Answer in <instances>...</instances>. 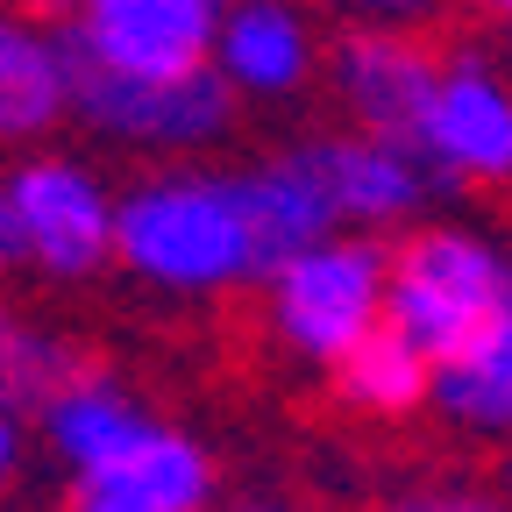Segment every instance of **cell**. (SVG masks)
Masks as SVG:
<instances>
[{
    "label": "cell",
    "mask_w": 512,
    "mask_h": 512,
    "mask_svg": "<svg viewBox=\"0 0 512 512\" xmlns=\"http://www.w3.org/2000/svg\"><path fill=\"white\" fill-rule=\"evenodd\" d=\"M114 271L171 306H207L242 285H264V249L249 228L242 171L150 164L114 185Z\"/></svg>",
    "instance_id": "1"
},
{
    "label": "cell",
    "mask_w": 512,
    "mask_h": 512,
    "mask_svg": "<svg viewBox=\"0 0 512 512\" xmlns=\"http://www.w3.org/2000/svg\"><path fill=\"white\" fill-rule=\"evenodd\" d=\"M512 313V256L470 221H420L384 249V335L434 370Z\"/></svg>",
    "instance_id": "2"
},
{
    "label": "cell",
    "mask_w": 512,
    "mask_h": 512,
    "mask_svg": "<svg viewBox=\"0 0 512 512\" xmlns=\"http://www.w3.org/2000/svg\"><path fill=\"white\" fill-rule=\"evenodd\" d=\"M264 328L285 356L335 370L384 335V249L370 235H320L264 271Z\"/></svg>",
    "instance_id": "3"
},
{
    "label": "cell",
    "mask_w": 512,
    "mask_h": 512,
    "mask_svg": "<svg viewBox=\"0 0 512 512\" xmlns=\"http://www.w3.org/2000/svg\"><path fill=\"white\" fill-rule=\"evenodd\" d=\"M0 192H8L15 264L29 278L72 292L114 271V185L93 157L29 150L0 171Z\"/></svg>",
    "instance_id": "4"
},
{
    "label": "cell",
    "mask_w": 512,
    "mask_h": 512,
    "mask_svg": "<svg viewBox=\"0 0 512 512\" xmlns=\"http://www.w3.org/2000/svg\"><path fill=\"white\" fill-rule=\"evenodd\" d=\"M221 8L207 0H79L57 15V36L72 50V72L121 79V86H185L207 79Z\"/></svg>",
    "instance_id": "5"
},
{
    "label": "cell",
    "mask_w": 512,
    "mask_h": 512,
    "mask_svg": "<svg viewBox=\"0 0 512 512\" xmlns=\"http://www.w3.org/2000/svg\"><path fill=\"white\" fill-rule=\"evenodd\" d=\"M413 157L434 171V185L463 192H512V72L463 43L441 57L434 93L413 121Z\"/></svg>",
    "instance_id": "6"
},
{
    "label": "cell",
    "mask_w": 512,
    "mask_h": 512,
    "mask_svg": "<svg viewBox=\"0 0 512 512\" xmlns=\"http://www.w3.org/2000/svg\"><path fill=\"white\" fill-rule=\"evenodd\" d=\"M328 72V93L342 107V128L349 136H384V143H413V121L434 93V72L441 57L413 36L406 15H377V22H356L328 43L320 57Z\"/></svg>",
    "instance_id": "7"
},
{
    "label": "cell",
    "mask_w": 512,
    "mask_h": 512,
    "mask_svg": "<svg viewBox=\"0 0 512 512\" xmlns=\"http://www.w3.org/2000/svg\"><path fill=\"white\" fill-rule=\"evenodd\" d=\"M214 498H221L214 448L157 413L107 463L64 477V512H214Z\"/></svg>",
    "instance_id": "8"
},
{
    "label": "cell",
    "mask_w": 512,
    "mask_h": 512,
    "mask_svg": "<svg viewBox=\"0 0 512 512\" xmlns=\"http://www.w3.org/2000/svg\"><path fill=\"white\" fill-rule=\"evenodd\" d=\"M72 121L93 128L114 150H143V157H200L214 143H228L235 128V100L207 79L185 86H121V79H93L72 72Z\"/></svg>",
    "instance_id": "9"
},
{
    "label": "cell",
    "mask_w": 512,
    "mask_h": 512,
    "mask_svg": "<svg viewBox=\"0 0 512 512\" xmlns=\"http://www.w3.org/2000/svg\"><path fill=\"white\" fill-rule=\"evenodd\" d=\"M320 57H328V43H320L313 15L285 8V0H242V8H221V22H214L207 72L235 107L242 100L285 107L320 79Z\"/></svg>",
    "instance_id": "10"
},
{
    "label": "cell",
    "mask_w": 512,
    "mask_h": 512,
    "mask_svg": "<svg viewBox=\"0 0 512 512\" xmlns=\"http://www.w3.org/2000/svg\"><path fill=\"white\" fill-rule=\"evenodd\" d=\"M313 171H320V192L335 207V228L342 235H377V228H420V214L434 207V171L413 157V143H384V136H313L306 143Z\"/></svg>",
    "instance_id": "11"
},
{
    "label": "cell",
    "mask_w": 512,
    "mask_h": 512,
    "mask_svg": "<svg viewBox=\"0 0 512 512\" xmlns=\"http://www.w3.org/2000/svg\"><path fill=\"white\" fill-rule=\"evenodd\" d=\"M72 121V50L57 36V15L0 8V150H50Z\"/></svg>",
    "instance_id": "12"
},
{
    "label": "cell",
    "mask_w": 512,
    "mask_h": 512,
    "mask_svg": "<svg viewBox=\"0 0 512 512\" xmlns=\"http://www.w3.org/2000/svg\"><path fill=\"white\" fill-rule=\"evenodd\" d=\"M29 420H36L43 456H50L64 477H79V470L107 463L114 448L150 420V406L128 392V377H114V370H100V363H79Z\"/></svg>",
    "instance_id": "13"
},
{
    "label": "cell",
    "mask_w": 512,
    "mask_h": 512,
    "mask_svg": "<svg viewBox=\"0 0 512 512\" xmlns=\"http://www.w3.org/2000/svg\"><path fill=\"white\" fill-rule=\"evenodd\" d=\"M242 200H249V228H256V249H264V264H278V256L335 235V207L328 192H320V171L306 157V143L264 157L242 171Z\"/></svg>",
    "instance_id": "14"
},
{
    "label": "cell",
    "mask_w": 512,
    "mask_h": 512,
    "mask_svg": "<svg viewBox=\"0 0 512 512\" xmlns=\"http://www.w3.org/2000/svg\"><path fill=\"white\" fill-rule=\"evenodd\" d=\"M427 406H441V420L463 427V434H505L512 441V313L434 370Z\"/></svg>",
    "instance_id": "15"
},
{
    "label": "cell",
    "mask_w": 512,
    "mask_h": 512,
    "mask_svg": "<svg viewBox=\"0 0 512 512\" xmlns=\"http://www.w3.org/2000/svg\"><path fill=\"white\" fill-rule=\"evenodd\" d=\"M335 399L363 420H406L434 399V363L413 356L399 335H370L356 356L335 363Z\"/></svg>",
    "instance_id": "16"
},
{
    "label": "cell",
    "mask_w": 512,
    "mask_h": 512,
    "mask_svg": "<svg viewBox=\"0 0 512 512\" xmlns=\"http://www.w3.org/2000/svg\"><path fill=\"white\" fill-rule=\"evenodd\" d=\"M79 363H86V356L64 342L43 313H29V306H0V413L29 420Z\"/></svg>",
    "instance_id": "17"
},
{
    "label": "cell",
    "mask_w": 512,
    "mask_h": 512,
    "mask_svg": "<svg viewBox=\"0 0 512 512\" xmlns=\"http://www.w3.org/2000/svg\"><path fill=\"white\" fill-rule=\"evenodd\" d=\"M377 512H512L498 491H484V484H463V477H434V484H406V491H392Z\"/></svg>",
    "instance_id": "18"
},
{
    "label": "cell",
    "mask_w": 512,
    "mask_h": 512,
    "mask_svg": "<svg viewBox=\"0 0 512 512\" xmlns=\"http://www.w3.org/2000/svg\"><path fill=\"white\" fill-rule=\"evenodd\" d=\"M22 470H29V427L15 413H0V498L22 484Z\"/></svg>",
    "instance_id": "19"
},
{
    "label": "cell",
    "mask_w": 512,
    "mask_h": 512,
    "mask_svg": "<svg viewBox=\"0 0 512 512\" xmlns=\"http://www.w3.org/2000/svg\"><path fill=\"white\" fill-rule=\"evenodd\" d=\"M228 512H313V505H299V498H242Z\"/></svg>",
    "instance_id": "20"
},
{
    "label": "cell",
    "mask_w": 512,
    "mask_h": 512,
    "mask_svg": "<svg viewBox=\"0 0 512 512\" xmlns=\"http://www.w3.org/2000/svg\"><path fill=\"white\" fill-rule=\"evenodd\" d=\"M0 271H15V235H8V192H0Z\"/></svg>",
    "instance_id": "21"
},
{
    "label": "cell",
    "mask_w": 512,
    "mask_h": 512,
    "mask_svg": "<svg viewBox=\"0 0 512 512\" xmlns=\"http://www.w3.org/2000/svg\"><path fill=\"white\" fill-rule=\"evenodd\" d=\"M505 505H512V441H505V491H498Z\"/></svg>",
    "instance_id": "22"
},
{
    "label": "cell",
    "mask_w": 512,
    "mask_h": 512,
    "mask_svg": "<svg viewBox=\"0 0 512 512\" xmlns=\"http://www.w3.org/2000/svg\"><path fill=\"white\" fill-rule=\"evenodd\" d=\"M505 22H512V8H505Z\"/></svg>",
    "instance_id": "23"
},
{
    "label": "cell",
    "mask_w": 512,
    "mask_h": 512,
    "mask_svg": "<svg viewBox=\"0 0 512 512\" xmlns=\"http://www.w3.org/2000/svg\"><path fill=\"white\" fill-rule=\"evenodd\" d=\"M505 256H512V249H505Z\"/></svg>",
    "instance_id": "24"
}]
</instances>
